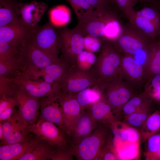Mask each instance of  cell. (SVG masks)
<instances>
[{
    "label": "cell",
    "instance_id": "6da1fadb",
    "mask_svg": "<svg viewBox=\"0 0 160 160\" xmlns=\"http://www.w3.org/2000/svg\"><path fill=\"white\" fill-rule=\"evenodd\" d=\"M114 4L94 9L78 18L75 28L84 36L90 35L111 42L121 33L123 25Z\"/></svg>",
    "mask_w": 160,
    "mask_h": 160
},
{
    "label": "cell",
    "instance_id": "7a4b0ae2",
    "mask_svg": "<svg viewBox=\"0 0 160 160\" xmlns=\"http://www.w3.org/2000/svg\"><path fill=\"white\" fill-rule=\"evenodd\" d=\"M100 91L102 99L112 108L118 118L121 107L131 97L138 94L137 90L128 83L121 75L94 85Z\"/></svg>",
    "mask_w": 160,
    "mask_h": 160
},
{
    "label": "cell",
    "instance_id": "3957f363",
    "mask_svg": "<svg viewBox=\"0 0 160 160\" xmlns=\"http://www.w3.org/2000/svg\"><path fill=\"white\" fill-rule=\"evenodd\" d=\"M100 51L96 62L91 70L96 79V84L110 80L121 75L122 55L111 43L105 41Z\"/></svg>",
    "mask_w": 160,
    "mask_h": 160
},
{
    "label": "cell",
    "instance_id": "277c9868",
    "mask_svg": "<svg viewBox=\"0 0 160 160\" xmlns=\"http://www.w3.org/2000/svg\"><path fill=\"white\" fill-rule=\"evenodd\" d=\"M155 41L129 22L124 25L121 34L111 43L120 53L134 56L141 52H147Z\"/></svg>",
    "mask_w": 160,
    "mask_h": 160
},
{
    "label": "cell",
    "instance_id": "5b68a950",
    "mask_svg": "<svg viewBox=\"0 0 160 160\" xmlns=\"http://www.w3.org/2000/svg\"><path fill=\"white\" fill-rule=\"evenodd\" d=\"M107 125L99 124L89 136L77 144L71 143L73 156L79 160H98L109 137Z\"/></svg>",
    "mask_w": 160,
    "mask_h": 160
},
{
    "label": "cell",
    "instance_id": "8992f818",
    "mask_svg": "<svg viewBox=\"0 0 160 160\" xmlns=\"http://www.w3.org/2000/svg\"><path fill=\"white\" fill-rule=\"evenodd\" d=\"M27 41L52 57L60 59L58 57L60 51V38L50 22L33 28Z\"/></svg>",
    "mask_w": 160,
    "mask_h": 160
},
{
    "label": "cell",
    "instance_id": "52a82bcc",
    "mask_svg": "<svg viewBox=\"0 0 160 160\" xmlns=\"http://www.w3.org/2000/svg\"><path fill=\"white\" fill-rule=\"evenodd\" d=\"M10 83L12 85L11 86L9 83V87L5 95L13 98L17 101L18 113L28 126L35 123L39 118L41 101Z\"/></svg>",
    "mask_w": 160,
    "mask_h": 160
},
{
    "label": "cell",
    "instance_id": "ba28073f",
    "mask_svg": "<svg viewBox=\"0 0 160 160\" xmlns=\"http://www.w3.org/2000/svg\"><path fill=\"white\" fill-rule=\"evenodd\" d=\"M10 82L34 98L56 95L60 89L59 83L49 84L31 79L18 71L8 77Z\"/></svg>",
    "mask_w": 160,
    "mask_h": 160
},
{
    "label": "cell",
    "instance_id": "9c48e42d",
    "mask_svg": "<svg viewBox=\"0 0 160 160\" xmlns=\"http://www.w3.org/2000/svg\"><path fill=\"white\" fill-rule=\"evenodd\" d=\"M28 132L55 147L68 146L71 143L69 136L54 124L41 118L28 127Z\"/></svg>",
    "mask_w": 160,
    "mask_h": 160
},
{
    "label": "cell",
    "instance_id": "30bf717a",
    "mask_svg": "<svg viewBox=\"0 0 160 160\" xmlns=\"http://www.w3.org/2000/svg\"><path fill=\"white\" fill-rule=\"evenodd\" d=\"M56 31L60 40L62 59L71 65H76L78 56L84 49V36L75 28H65Z\"/></svg>",
    "mask_w": 160,
    "mask_h": 160
},
{
    "label": "cell",
    "instance_id": "8fae6325",
    "mask_svg": "<svg viewBox=\"0 0 160 160\" xmlns=\"http://www.w3.org/2000/svg\"><path fill=\"white\" fill-rule=\"evenodd\" d=\"M96 82V79L91 70H82L76 65L71 66L59 84L60 91L75 95L83 89L93 87Z\"/></svg>",
    "mask_w": 160,
    "mask_h": 160
},
{
    "label": "cell",
    "instance_id": "7c38bea8",
    "mask_svg": "<svg viewBox=\"0 0 160 160\" xmlns=\"http://www.w3.org/2000/svg\"><path fill=\"white\" fill-rule=\"evenodd\" d=\"M21 55L23 71L40 69L61 60L52 57L27 40L21 46Z\"/></svg>",
    "mask_w": 160,
    "mask_h": 160
},
{
    "label": "cell",
    "instance_id": "4fadbf2b",
    "mask_svg": "<svg viewBox=\"0 0 160 160\" xmlns=\"http://www.w3.org/2000/svg\"><path fill=\"white\" fill-rule=\"evenodd\" d=\"M121 72L124 79L136 90L147 83L146 71L144 65L139 63L133 56L122 55Z\"/></svg>",
    "mask_w": 160,
    "mask_h": 160
},
{
    "label": "cell",
    "instance_id": "5bb4252c",
    "mask_svg": "<svg viewBox=\"0 0 160 160\" xmlns=\"http://www.w3.org/2000/svg\"><path fill=\"white\" fill-rule=\"evenodd\" d=\"M3 136L2 144H10L23 141L28 138V126L16 111L7 120L1 122Z\"/></svg>",
    "mask_w": 160,
    "mask_h": 160
},
{
    "label": "cell",
    "instance_id": "9a60e30c",
    "mask_svg": "<svg viewBox=\"0 0 160 160\" xmlns=\"http://www.w3.org/2000/svg\"><path fill=\"white\" fill-rule=\"evenodd\" d=\"M72 65L61 59L57 63H53L43 68L37 70L25 71L22 72L29 78L38 80L41 76L43 80L49 84H60Z\"/></svg>",
    "mask_w": 160,
    "mask_h": 160
},
{
    "label": "cell",
    "instance_id": "2e32d148",
    "mask_svg": "<svg viewBox=\"0 0 160 160\" xmlns=\"http://www.w3.org/2000/svg\"><path fill=\"white\" fill-rule=\"evenodd\" d=\"M39 118L54 124L69 136L70 133L66 126L56 95L49 96L42 99L41 101Z\"/></svg>",
    "mask_w": 160,
    "mask_h": 160
},
{
    "label": "cell",
    "instance_id": "e0dca14e",
    "mask_svg": "<svg viewBox=\"0 0 160 160\" xmlns=\"http://www.w3.org/2000/svg\"><path fill=\"white\" fill-rule=\"evenodd\" d=\"M56 97L62 111L66 126L70 134L81 114V106L75 95L60 90Z\"/></svg>",
    "mask_w": 160,
    "mask_h": 160
},
{
    "label": "cell",
    "instance_id": "ac0fdd59",
    "mask_svg": "<svg viewBox=\"0 0 160 160\" xmlns=\"http://www.w3.org/2000/svg\"><path fill=\"white\" fill-rule=\"evenodd\" d=\"M33 28L28 26L20 17L14 22L0 27V41L22 46L27 40Z\"/></svg>",
    "mask_w": 160,
    "mask_h": 160
},
{
    "label": "cell",
    "instance_id": "d6986e66",
    "mask_svg": "<svg viewBox=\"0 0 160 160\" xmlns=\"http://www.w3.org/2000/svg\"><path fill=\"white\" fill-rule=\"evenodd\" d=\"M42 141L37 137L35 138L28 137L21 142L2 144L0 147V160H18Z\"/></svg>",
    "mask_w": 160,
    "mask_h": 160
},
{
    "label": "cell",
    "instance_id": "ffe728a7",
    "mask_svg": "<svg viewBox=\"0 0 160 160\" xmlns=\"http://www.w3.org/2000/svg\"><path fill=\"white\" fill-rule=\"evenodd\" d=\"M99 124L95 121L87 109H84L71 132V143L77 144L89 136Z\"/></svg>",
    "mask_w": 160,
    "mask_h": 160
},
{
    "label": "cell",
    "instance_id": "44dd1931",
    "mask_svg": "<svg viewBox=\"0 0 160 160\" xmlns=\"http://www.w3.org/2000/svg\"><path fill=\"white\" fill-rule=\"evenodd\" d=\"M21 17L24 23L33 28L38 25L48 6L42 2L33 1L29 3H20Z\"/></svg>",
    "mask_w": 160,
    "mask_h": 160
},
{
    "label": "cell",
    "instance_id": "7402d4cb",
    "mask_svg": "<svg viewBox=\"0 0 160 160\" xmlns=\"http://www.w3.org/2000/svg\"><path fill=\"white\" fill-rule=\"evenodd\" d=\"M85 109L89 111L93 119L98 124L109 125L118 119L111 107L102 99Z\"/></svg>",
    "mask_w": 160,
    "mask_h": 160
},
{
    "label": "cell",
    "instance_id": "603a6c76",
    "mask_svg": "<svg viewBox=\"0 0 160 160\" xmlns=\"http://www.w3.org/2000/svg\"><path fill=\"white\" fill-rule=\"evenodd\" d=\"M124 15L129 23L139 28L154 40L160 37V26L139 15L134 9Z\"/></svg>",
    "mask_w": 160,
    "mask_h": 160
},
{
    "label": "cell",
    "instance_id": "cb8c5ba5",
    "mask_svg": "<svg viewBox=\"0 0 160 160\" xmlns=\"http://www.w3.org/2000/svg\"><path fill=\"white\" fill-rule=\"evenodd\" d=\"M153 99L149 92L145 89L143 92L132 97L121 107L118 116L121 114L124 116L138 111L151 107Z\"/></svg>",
    "mask_w": 160,
    "mask_h": 160
},
{
    "label": "cell",
    "instance_id": "d4e9b609",
    "mask_svg": "<svg viewBox=\"0 0 160 160\" xmlns=\"http://www.w3.org/2000/svg\"><path fill=\"white\" fill-rule=\"evenodd\" d=\"M114 134V137L121 141L131 142H140V131L124 121L116 120L109 125Z\"/></svg>",
    "mask_w": 160,
    "mask_h": 160
},
{
    "label": "cell",
    "instance_id": "484cf974",
    "mask_svg": "<svg viewBox=\"0 0 160 160\" xmlns=\"http://www.w3.org/2000/svg\"><path fill=\"white\" fill-rule=\"evenodd\" d=\"M20 17V3L16 0H0V27L14 22Z\"/></svg>",
    "mask_w": 160,
    "mask_h": 160
},
{
    "label": "cell",
    "instance_id": "4316f807",
    "mask_svg": "<svg viewBox=\"0 0 160 160\" xmlns=\"http://www.w3.org/2000/svg\"><path fill=\"white\" fill-rule=\"evenodd\" d=\"M140 142L121 141L114 138V146L119 160H137L139 159Z\"/></svg>",
    "mask_w": 160,
    "mask_h": 160
},
{
    "label": "cell",
    "instance_id": "83f0119b",
    "mask_svg": "<svg viewBox=\"0 0 160 160\" xmlns=\"http://www.w3.org/2000/svg\"><path fill=\"white\" fill-rule=\"evenodd\" d=\"M145 63L148 83L154 76L160 74V50L155 41L146 52Z\"/></svg>",
    "mask_w": 160,
    "mask_h": 160
},
{
    "label": "cell",
    "instance_id": "f1b7e54d",
    "mask_svg": "<svg viewBox=\"0 0 160 160\" xmlns=\"http://www.w3.org/2000/svg\"><path fill=\"white\" fill-rule=\"evenodd\" d=\"M55 148L42 141L30 152L21 157L18 160H51Z\"/></svg>",
    "mask_w": 160,
    "mask_h": 160
},
{
    "label": "cell",
    "instance_id": "f546056e",
    "mask_svg": "<svg viewBox=\"0 0 160 160\" xmlns=\"http://www.w3.org/2000/svg\"><path fill=\"white\" fill-rule=\"evenodd\" d=\"M160 131V111L156 110L149 115L140 130L141 141H146L151 136Z\"/></svg>",
    "mask_w": 160,
    "mask_h": 160
},
{
    "label": "cell",
    "instance_id": "4dcf8cb0",
    "mask_svg": "<svg viewBox=\"0 0 160 160\" xmlns=\"http://www.w3.org/2000/svg\"><path fill=\"white\" fill-rule=\"evenodd\" d=\"M91 87L83 89L75 95L81 106V112L102 99L101 94L98 89L94 86Z\"/></svg>",
    "mask_w": 160,
    "mask_h": 160
},
{
    "label": "cell",
    "instance_id": "1f68e13d",
    "mask_svg": "<svg viewBox=\"0 0 160 160\" xmlns=\"http://www.w3.org/2000/svg\"><path fill=\"white\" fill-rule=\"evenodd\" d=\"M50 22L53 26H62L70 21L71 12L69 8L64 5L56 6L49 12Z\"/></svg>",
    "mask_w": 160,
    "mask_h": 160
},
{
    "label": "cell",
    "instance_id": "d6a6232c",
    "mask_svg": "<svg viewBox=\"0 0 160 160\" xmlns=\"http://www.w3.org/2000/svg\"><path fill=\"white\" fill-rule=\"evenodd\" d=\"M151 108L143 109L124 116L123 121L140 131L151 114Z\"/></svg>",
    "mask_w": 160,
    "mask_h": 160
},
{
    "label": "cell",
    "instance_id": "836d02e7",
    "mask_svg": "<svg viewBox=\"0 0 160 160\" xmlns=\"http://www.w3.org/2000/svg\"><path fill=\"white\" fill-rule=\"evenodd\" d=\"M17 101L13 98L3 95L0 96V121H6L16 111L15 107L17 106Z\"/></svg>",
    "mask_w": 160,
    "mask_h": 160
},
{
    "label": "cell",
    "instance_id": "e575fe53",
    "mask_svg": "<svg viewBox=\"0 0 160 160\" xmlns=\"http://www.w3.org/2000/svg\"><path fill=\"white\" fill-rule=\"evenodd\" d=\"M21 46L0 41V61L20 58Z\"/></svg>",
    "mask_w": 160,
    "mask_h": 160
},
{
    "label": "cell",
    "instance_id": "d590c367",
    "mask_svg": "<svg viewBox=\"0 0 160 160\" xmlns=\"http://www.w3.org/2000/svg\"><path fill=\"white\" fill-rule=\"evenodd\" d=\"M21 57L12 60L0 61V77L9 76L18 71L22 70Z\"/></svg>",
    "mask_w": 160,
    "mask_h": 160
},
{
    "label": "cell",
    "instance_id": "8d00e7d4",
    "mask_svg": "<svg viewBox=\"0 0 160 160\" xmlns=\"http://www.w3.org/2000/svg\"><path fill=\"white\" fill-rule=\"evenodd\" d=\"M96 59V57L93 53L83 51L78 56L76 65L82 70L89 71L95 64Z\"/></svg>",
    "mask_w": 160,
    "mask_h": 160
},
{
    "label": "cell",
    "instance_id": "74e56055",
    "mask_svg": "<svg viewBox=\"0 0 160 160\" xmlns=\"http://www.w3.org/2000/svg\"><path fill=\"white\" fill-rule=\"evenodd\" d=\"M146 141L147 142L144 156L145 160H150L160 148V133L151 136Z\"/></svg>",
    "mask_w": 160,
    "mask_h": 160
},
{
    "label": "cell",
    "instance_id": "f35d334b",
    "mask_svg": "<svg viewBox=\"0 0 160 160\" xmlns=\"http://www.w3.org/2000/svg\"><path fill=\"white\" fill-rule=\"evenodd\" d=\"M84 49L93 53L100 50L103 44L105 41L100 38L90 35L84 36Z\"/></svg>",
    "mask_w": 160,
    "mask_h": 160
},
{
    "label": "cell",
    "instance_id": "ab89813d",
    "mask_svg": "<svg viewBox=\"0 0 160 160\" xmlns=\"http://www.w3.org/2000/svg\"><path fill=\"white\" fill-rule=\"evenodd\" d=\"M71 5L78 18L93 9L87 0H66Z\"/></svg>",
    "mask_w": 160,
    "mask_h": 160
},
{
    "label": "cell",
    "instance_id": "60d3db41",
    "mask_svg": "<svg viewBox=\"0 0 160 160\" xmlns=\"http://www.w3.org/2000/svg\"><path fill=\"white\" fill-rule=\"evenodd\" d=\"M137 12L139 15L160 26V12L155 8L146 7Z\"/></svg>",
    "mask_w": 160,
    "mask_h": 160
},
{
    "label": "cell",
    "instance_id": "b9f144b4",
    "mask_svg": "<svg viewBox=\"0 0 160 160\" xmlns=\"http://www.w3.org/2000/svg\"><path fill=\"white\" fill-rule=\"evenodd\" d=\"M109 137L98 160H117L119 158L116 152L113 143Z\"/></svg>",
    "mask_w": 160,
    "mask_h": 160
},
{
    "label": "cell",
    "instance_id": "7bdbcfd3",
    "mask_svg": "<svg viewBox=\"0 0 160 160\" xmlns=\"http://www.w3.org/2000/svg\"><path fill=\"white\" fill-rule=\"evenodd\" d=\"M70 145L68 146L55 148L51 160H73L74 156L70 148Z\"/></svg>",
    "mask_w": 160,
    "mask_h": 160
},
{
    "label": "cell",
    "instance_id": "ee69618b",
    "mask_svg": "<svg viewBox=\"0 0 160 160\" xmlns=\"http://www.w3.org/2000/svg\"><path fill=\"white\" fill-rule=\"evenodd\" d=\"M113 3L117 9L124 15L133 9L132 0H113Z\"/></svg>",
    "mask_w": 160,
    "mask_h": 160
},
{
    "label": "cell",
    "instance_id": "f6af8a7d",
    "mask_svg": "<svg viewBox=\"0 0 160 160\" xmlns=\"http://www.w3.org/2000/svg\"><path fill=\"white\" fill-rule=\"evenodd\" d=\"M93 9L106 7L114 4L113 0H87Z\"/></svg>",
    "mask_w": 160,
    "mask_h": 160
},
{
    "label": "cell",
    "instance_id": "bcb514c9",
    "mask_svg": "<svg viewBox=\"0 0 160 160\" xmlns=\"http://www.w3.org/2000/svg\"><path fill=\"white\" fill-rule=\"evenodd\" d=\"M145 87L153 88V90H160V74L153 77L145 84Z\"/></svg>",
    "mask_w": 160,
    "mask_h": 160
},
{
    "label": "cell",
    "instance_id": "7dc6e473",
    "mask_svg": "<svg viewBox=\"0 0 160 160\" xmlns=\"http://www.w3.org/2000/svg\"><path fill=\"white\" fill-rule=\"evenodd\" d=\"M156 0H132V4L133 7L139 2H154Z\"/></svg>",
    "mask_w": 160,
    "mask_h": 160
},
{
    "label": "cell",
    "instance_id": "c3c4849f",
    "mask_svg": "<svg viewBox=\"0 0 160 160\" xmlns=\"http://www.w3.org/2000/svg\"><path fill=\"white\" fill-rule=\"evenodd\" d=\"M150 160H160V148L151 157Z\"/></svg>",
    "mask_w": 160,
    "mask_h": 160
},
{
    "label": "cell",
    "instance_id": "681fc988",
    "mask_svg": "<svg viewBox=\"0 0 160 160\" xmlns=\"http://www.w3.org/2000/svg\"><path fill=\"white\" fill-rule=\"evenodd\" d=\"M3 130L2 128V124L1 122L0 123V139L1 140L3 137Z\"/></svg>",
    "mask_w": 160,
    "mask_h": 160
},
{
    "label": "cell",
    "instance_id": "f907efd6",
    "mask_svg": "<svg viewBox=\"0 0 160 160\" xmlns=\"http://www.w3.org/2000/svg\"><path fill=\"white\" fill-rule=\"evenodd\" d=\"M156 44L160 50V37L156 39L155 41Z\"/></svg>",
    "mask_w": 160,
    "mask_h": 160
}]
</instances>
